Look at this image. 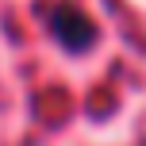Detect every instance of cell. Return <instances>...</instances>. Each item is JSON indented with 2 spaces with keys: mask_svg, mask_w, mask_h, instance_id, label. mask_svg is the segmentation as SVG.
Instances as JSON below:
<instances>
[{
  "mask_svg": "<svg viewBox=\"0 0 146 146\" xmlns=\"http://www.w3.org/2000/svg\"><path fill=\"white\" fill-rule=\"evenodd\" d=\"M50 31H54V38H58L69 54H81V50H88V46L96 42L92 19H88L77 4H58L50 12Z\"/></svg>",
  "mask_w": 146,
  "mask_h": 146,
  "instance_id": "obj_1",
  "label": "cell"
}]
</instances>
